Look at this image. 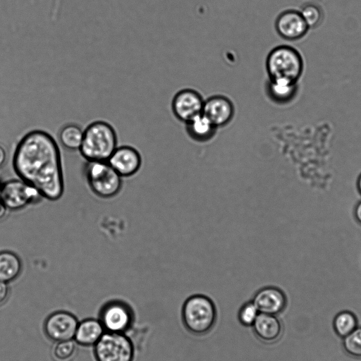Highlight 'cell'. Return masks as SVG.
Here are the masks:
<instances>
[{"mask_svg":"<svg viewBox=\"0 0 361 361\" xmlns=\"http://www.w3.org/2000/svg\"><path fill=\"white\" fill-rule=\"evenodd\" d=\"M116 148V133L110 123L96 121L83 130L79 151L87 161H107Z\"/></svg>","mask_w":361,"mask_h":361,"instance_id":"7a4b0ae2","label":"cell"},{"mask_svg":"<svg viewBox=\"0 0 361 361\" xmlns=\"http://www.w3.org/2000/svg\"><path fill=\"white\" fill-rule=\"evenodd\" d=\"M107 162L121 177H129L139 171L142 158L135 148L125 145L117 147Z\"/></svg>","mask_w":361,"mask_h":361,"instance_id":"4fadbf2b","label":"cell"},{"mask_svg":"<svg viewBox=\"0 0 361 361\" xmlns=\"http://www.w3.org/2000/svg\"><path fill=\"white\" fill-rule=\"evenodd\" d=\"M343 345L349 355L361 358V327L356 328L352 333L343 338Z\"/></svg>","mask_w":361,"mask_h":361,"instance_id":"603a6c76","label":"cell"},{"mask_svg":"<svg viewBox=\"0 0 361 361\" xmlns=\"http://www.w3.org/2000/svg\"><path fill=\"white\" fill-rule=\"evenodd\" d=\"M6 158V151L1 146H0V166H1L4 164Z\"/></svg>","mask_w":361,"mask_h":361,"instance_id":"83f0119b","label":"cell"},{"mask_svg":"<svg viewBox=\"0 0 361 361\" xmlns=\"http://www.w3.org/2000/svg\"><path fill=\"white\" fill-rule=\"evenodd\" d=\"M252 302L259 313L276 315L286 307L287 300L283 292L274 286H267L259 290Z\"/></svg>","mask_w":361,"mask_h":361,"instance_id":"5bb4252c","label":"cell"},{"mask_svg":"<svg viewBox=\"0 0 361 361\" xmlns=\"http://www.w3.org/2000/svg\"><path fill=\"white\" fill-rule=\"evenodd\" d=\"M357 188L359 190V192H360L361 194V174L360 176H359V178L357 180Z\"/></svg>","mask_w":361,"mask_h":361,"instance_id":"f546056e","label":"cell"},{"mask_svg":"<svg viewBox=\"0 0 361 361\" xmlns=\"http://www.w3.org/2000/svg\"><path fill=\"white\" fill-rule=\"evenodd\" d=\"M357 326L355 316L350 312L338 313L334 320V329L339 336L345 338L352 333Z\"/></svg>","mask_w":361,"mask_h":361,"instance_id":"44dd1931","label":"cell"},{"mask_svg":"<svg viewBox=\"0 0 361 361\" xmlns=\"http://www.w3.org/2000/svg\"><path fill=\"white\" fill-rule=\"evenodd\" d=\"M97 361H133V344L125 334L105 331L94 345Z\"/></svg>","mask_w":361,"mask_h":361,"instance_id":"8992f818","label":"cell"},{"mask_svg":"<svg viewBox=\"0 0 361 361\" xmlns=\"http://www.w3.org/2000/svg\"><path fill=\"white\" fill-rule=\"evenodd\" d=\"M99 319L105 331L125 334L133 324L134 314L127 303L113 300L102 307Z\"/></svg>","mask_w":361,"mask_h":361,"instance_id":"52a82bcc","label":"cell"},{"mask_svg":"<svg viewBox=\"0 0 361 361\" xmlns=\"http://www.w3.org/2000/svg\"><path fill=\"white\" fill-rule=\"evenodd\" d=\"M85 174L92 191L99 197H113L121 189L122 177L107 161H87Z\"/></svg>","mask_w":361,"mask_h":361,"instance_id":"5b68a950","label":"cell"},{"mask_svg":"<svg viewBox=\"0 0 361 361\" xmlns=\"http://www.w3.org/2000/svg\"><path fill=\"white\" fill-rule=\"evenodd\" d=\"M202 113L218 128L231 121L235 108L227 97L216 94L204 100Z\"/></svg>","mask_w":361,"mask_h":361,"instance_id":"8fae6325","label":"cell"},{"mask_svg":"<svg viewBox=\"0 0 361 361\" xmlns=\"http://www.w3.org/2000/svg\"><path fill=\"white\" fill-rule=\"evenodd\" d=\"M354 214L355 219L360 224H361V201L356 205Z\"/></svg>","mask_w":361,"mask_h":361,"instance_id":"4316f807","label":"cell"},{"mask_svg":"<svg viewBox=\"0 0 361 361\" xmlns=\"http://www.w3.org/2000/svg\"><path fill=\"white\" fill-rule=\"evenodd\" d=\"M1 199L7 209L20 210L38 202L42 197L21 179H12L1 185Z\"/></svg>","mask_w":361,"mask_h":361,"instance_id":"ba28073f","label":"cell"},{"mask_svg":"<svg viewBox=\"0 0 361 361\" xmlns=\"http://www.w3.org/2000/svg\"><path fill=\"white\" fill-rule=\"evenodd\" d=\"M9 293L10 290L8 283L0 281V306L7 301Z\"/></svg>","mask_w":361,"mask_h":361,"instance_id":"484cf974","label":"cell"},{"mask_svg":"<svg viewBox=\"0 0 361 361\" xmlns=\"http://www.w3.org/2000/svg\"><path fill=\"white\" fill-rule=\"evenodd\" d=\"M300 12L309 28L315 27L320 24L322 13L318 6L313 4H306Z\"/></svg>","mask_w":361,"mask_h":361,"instance_id":"cb8c5ba5","label":"cell"},{"mask_svg":"<svg viewBox=\"0 0 361 361\" xmlns=\"http://www.w3.org/2000/svg\"><path fill=\"white\" fill-rule=\"evenodd\" d=\"M6 209H7V208L6 207V206L4 205L3 202L1 200L0 201V219L4 218V216H5Z\"/></svg>","mask_w":361,"mask_h":361,"instance_id":"f1b7e54d","label":"cell"},{"mask_svg":"<svg viewBox=\"0 0 361 361\" xmlns=\"http://www.w3.org/2000/svg\"><path fill=\"white\" fill-rule=\"evenodd\" d=\"M83 135V130L73 123L64 126L59 134L62 145L69 150H79Z\"/></svg>","mask_w":361,"mask_h":361,"instance_id":"ffe728a7","label":"cell"},{"mask_svg":"<svg viewBox=\"0 0 361 361\" xmlns=\"http://www.w3.org/2000/svg\"><path fill=\"white\" fill-rule=\"evenodd\" d=\"M298 82L286 79H269L266 93L269 99L278 104L290 102L295 96Z\"/></svg>","mask_w":361,"mask_h":361,"instance_id":"e0dca14e","label":"cell"},{"mask_svg":"<svg viewBox=\"0 0 361 361\" xmlns=\"http://www.w3.org/2000/svg\"><path fill=\"white\" fill-rule=\"evenodd\" d=\"M216 309L207 296L197 294L188 298L183 305L181 317L188 331L204 335L214 327L216 320Z\"/></svg>","mask_w":361,"mask_h":361,"instance_id":"3957f363","label":"cell"},{"mask_svg":"<svg viewBox=\"0 0 361 361\" xmlns=\"http://www.w3.org/2000/svg\"><path fill=\"white\" fill-rule=\"evenodd\" d=\"M22 271L20 257L11 251L0 252V281L10 283L16 280Z\"/></svg>","mask_w":361,"mask_h":361,"instance_id":"d6986e66","label":"cell"},{"mask_svg":"<svg viewBox=\"0 0 361 361\" xmlns=\"http://www.w3.org/2000/svg\"><path fill=\"white\" fill-rule=\"evenodd\" d=\"M77 343L74 339L55 342L51 350L56 361H71L75 355Z\"/></svg>","mask_w":361,"mask_h":361,"instance_id":"7402d4cb","label":"cell"},{"mask_svg":"<svg viewBox=\"0 0 361 361\" xmlns=\"http://www.w3.org/2000/svg\"><path fill=\"white\" fill-rule=\"evenodd\" d=\"M188 135L195 141L207 142L212 139L217 128L202 113L185 123Z\"/></svg>","mask_w":361,"mask_h":361,"instance_id":"ac0fdd59","label":"cell"},{"mask_svg":"<svg viewBox=\"0 0 361 361\" xmlns=\"http://www.w3.org/2000/svg\"><path fill=\"white\" fill-rule=\"evenodd\" d=\"M256 336L263 342L273 343L282 333V325L276 315L259 313L252 326Z\"/></svg>","mask_w":361,"mask_h":361,"instance_id":"9a60e30c","label":"cell"},{"mask_svg":"<svg viewBox=\"0 0 361 361\" xmlns=\"http://www.w3.org/2000/svg\"><path fill=\"white\" fill-rule=\"evenodd\" d=\"M269 79H286L298 82L303 71V60L295 48L281 45L272 49L266 59Z\"/></svg>","mask_w":361,"mask_h":361,"instance_id":"277c9868","label":"cell"},{"mask_svg":"<svg viewBox=\"0 0 361 361\" xmlns=\"http://www.w3.org/2000/svg\"><path fill=\"white\" fill-rule=\"evenodd\" d=\"M204 102L202 96L197 90L183 89L172 99V111L179 121L185 123L202 114Z\"/></svg>","mask_w":361,"mask_h":361,"instance_id":"30bf717a","label":"cell"},{"mask_svg":"<svg viewBox=\"0 0 361 361\" xmlns=\"http://www.w3.org/2000/svg\"><path fill=\"white\" fill-rule=\"evenodd\" d=\"M259 312L252 301L244 304L238 312V319L241 324L252 326Z\"/></svg>","mask_w":361,"mask_h":361,"instance_id":"d4e9b609","label":"cell"},{"mask_svg":"<svg viewBox=\"0 0 361 361\" xmlns=\"http://www.w3.org/2000/svg\"><path fill=\"white\" fill-rule=\"evenodd\" d=\"M104 333L99 319L88 318L78 322L73 339L80 345L94 346Z\"/></svg>","mask_w":361,"mask_h":361,"instance_id":"2e32d148","label":"cell"},{"mask_svg":"<svg viewBox=\"0 0 361 361\" xmlns=\"http://www.w3.org/2000/svg\"><path fill=\"white\" fill-rule=\"evenodd\" d=\"M13 169L20 179L50 201L64 191L61 154L56 140L48 133L33 130L18 142L13 157Z\"/></svg>","mask_w":361,"mask_h":361,"instance_id":"6da1fadb","label":"cell"},{"mask_svg":"<svg viewBox=\"0 0 361 361\" xmlns=\"http://www.w3.org/2000/svg\"><path fill=\"white\" fill-rule=\"evenodd\" d=\"M275 28L280 37L293 41L303 37L310 29L300 11L286 10L276 19Z\"/></svg>","mask_w":361,"mask_h":361,"instance_id":"7c38bea8","label":"cell"},{"mask_svg":"<svg viewBox=\"0 0 361 361\" xmlns=\"http://www.w3.org/2000/svg\"><path fill=\"white\" fill-rule=\"evenodd\" d=\"M77 317L67 311H56L49 314L44 323L47 337L54 342L73 339L77 326Z\"/></svg>","mask_w":361,"mask_h":361,"instance_id":"9c48e42d","label":"cell"}]
</instances>
